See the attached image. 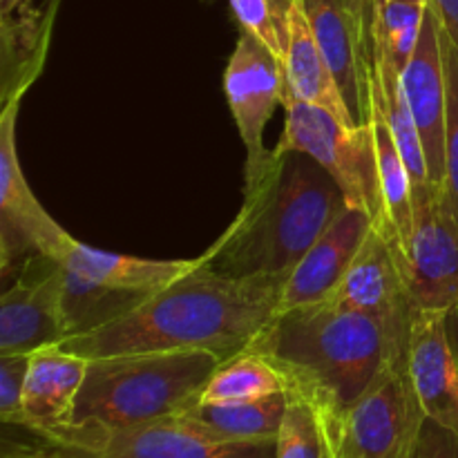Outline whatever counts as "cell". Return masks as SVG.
<instances>
[{
	"label": "cell",
	"mask_w": 458,
	"mask_h": 458,
	"mask_svg": "<svg viewBox=\"0 0 458 458\" xmlns=\"http://www.w3.org/2000/svg\"><path fill=\"white\" fill-rule=\"evenodd\" d=\"M347 206L344 192L304 152L271 148L244 170V201L231 226L204 253L224 277H286Z\"/></svg>",
	"instance_id": "obj_2"
},
{
	"label": "cell",
	"mask_w": 458,
	"mask_h": 458,
	"mask_svg": "<svg viewBox=\"0 0 458 458\" xmlns=\"http://www.w3.org/2000/svg\"><path fill=\"white\" fill-rule=\"evenodd\" d=\"M447 74V119H445V191L447 201L458 219V47L443 30Z\"/></svg>",
	"instance_id": "obj_27"
},
{
	"label": "cell",
	"mask_w": 458,
	"mask_h": 458,
	"mask_svg": "<svg viewBox=\"0 0 458 458\" xmlns=\"http://www.w3.org/2000/svg\"><path fill=\"white\" fill-rule=\"evenodd\" d=\"M224 92L246 148L244 170L258 168L268 157L264 132L284 98L282 61L253 34L242 30L224 72Z\"/></svg>",
	"instance_id": "obj_11"
},
{
	"label": "cell",
	"mask_w": 458,
	"mask_h": 458,
	"mask_svg": "<svg viewBox=\"0 0 458 458\" xmlns=\"http://www.w3.org/2000/svg\"><path fill=\"white\" fill-rule=\"evenodd\" d=\"M410 458H458V437L443 425L425 419Z\"/></svg>",
	"instance_id": "obj_30"
},
{
	"label": "cell",
	"mask_w": 458,
	"mask_h": 458,
	"mask_svg": "<svg viewBox=\"0 0 458 458\" xmlns=\"http://www.w3.org/2000/svg\"><path fill=\"white\" fill-rule=\"evenodd\" d=\"M369 97H374L380 110H383L385 121H387L389 130L394 134V141H396L398 150H401L403 159H405L407 170L411 174V183H414V197L429 191L432 182H429L428 174L423 141H420L419 128H416L414 114H411L410 101H407L405 88H403L401 72L378 49H374Z\"/></svg>",
	"instance_id": "obj_22"
},
{
	"label": "cell",
	"mask_w": 458,
	"mask_h": 458,
	"mask_svg": "<svg viewBox=\"0 0 458 458\" xmlns=\"http://www.w3.org/2000/svg\"><path fill=\"white\" fill-rule=\"evenodd\" d=\"M282 392H286V380L276 362L249 349L217 367L197 403L258 401Z\"/></svg>",
	"instance_id": "obj_24"
},
{
	"label": "cell",
	"mask_w": 458,
	"mask_h": 458,
	"mask_svg": "<svg viewBox=\"0 0 458 458\" xmlns=\"http://www.w3.org/2000/svg\"><path fill=\"white\" fill-rule=\"evenodd\" d=\"M284 97L322 107L347 125H360L353 119L338 88L329 61L318 45L300 0H293L284 21Z\"/></svg>",
	"instance_id": "obj_19"
},
{
	"label": "cell",
	"mask_w": 458,
	"mask_h": 458,
	"mask_svg": "<svg viewBox=\"0 0 458 458\" xmlns=\"http://www.w3.org/2000/svg\"><path fill=\"white\" fill-rule=\"evenodd\" d=\"M407 331L410 325L320 300L276 313L250 349L276 362L286 387L343 411L405 358Z\"/></svg>",
	"instance_id": "obj_3"
},
{
	"label": "cell",
	"mask_w": 458,
	"mask_h": 458,
	"mask_svg": "<svg viewBox=\"0 0 458 458\" xmlns=\"http://www.w3.org/2000/svg\"><path fill=\"white\" fill-rule=\"evenodd\" d=\"M428 7L420 4L380 3L378 22H376V49L394 63L398 72L407 67L419 47L420 31Z\"/></svg>",
	"instance_id": "obj_26"
},
{
	"label": "cell",
	"mask_w": 458,
	"mask_h": 458,
	"mask_svg": "<svg viewBox=\"0 0 458 458\" xmlns=\"http://www.w3.org/2000/svg\"><path fill=\"white\" fill-rule=\"evenodd\" d=\"M244 31L262 40L277 58H284V22L271 0H228Z\"/></svg>",
	"instance_id": "obj_28"
},
{
	"label": "cell",
	"mask_w": 458,
	"mask_h": 458,
	"mask_svg": "<svg viewBox=\"0 0 458 458\" xmlns=\"http://www.w3.org/2000/svg\"><path fill=\"white\" fill-rule=\"evenodd\" d=\"M282 107L284 125L277 150L304 152L318 161L335 179L347 204L365 208L383 231L385 206L371 125H347L322 107L293 97L282 98Z\"/></svg>",
	"instance_id": "obj_5"
},
{
	"label": "cell",
	"mask_w": 458,
	"mask_h": 458,
	"mask_svg": "<svg viewBox=\"0 0 458 458\" xmlns=\"http://www.w3.org/2000/svg\"><path fill=\"white\" fill-rule=\"evenodd\" d=\"M329 416L338 458H410L425 420L405 358L353 405Z\"/></svg>",
	"instance_id": "obj_7"
},
{
	"label": "cell",
	"mask_w": 458,
	"mask_h": 458,
	"mask_svg": "<svg viewBox=\"0 0 458 458\" xmlns=\"http://www.w3.org/2000/svg\"><path fill=\"white\" fill-rule=\"evenodd\" d=\"M403 88L423 141L428 174L432 186L445 183V119H447V74L443 22L429 4L423 31L414 56L401 72Z\"/></svg>",
	"instance_id": "obj_12"
},
{
	"label": "cell",
	"mask_w": 458,
	"mask_h": 458,
	"mask_svg": "<svg viewBox=\"0 0 458 458\" xmlns=\"http://www.w3.org/2000/svg\"><path fill=\"white\" fill-rule=\"evenodd\" d=\"M88 365V358L65 352L58 344L30 353L22 389L25 429L43 438L70 423Z\"/></svg>",
	"instance_id": "obj_17"
},
{
	"label": "cell",
	"mask_w": 458,
	"mask_h": 458,
	"mask_svg": "<svg viewBox=\"0 0 458 458\" xmlns=\"http://www.w3.org/2000/svg\"><path fill=\"white\" fill-rule=\"evenodd\" d=\"M146 298L148 295L101 286L63 267V311H65L70 335L107 325Z\"/></svg>",
	"instance_id": "obj_25"
},
{
	"label": "cell",
	"mask_w": 458,
	"mask_h": 458,
	"mask_svg": "<svg viewBox=\"0 0 458 458\" xmlns=\"http://www.w3.org/2000/svg\"><path fill=\"white\" fill-rule=\"evenodd\" d=\"M284 280H235L201 264L116 320L70 335L58 347L88 360L121 353L204 349L226 362L249 352L267 329L280 304Z\"/></svg>",
	"instance_id": "obj_1"
},
{
	"label": "cell",
	"mask_w": 458,
	"mask_h": 458,
	"mask_svg": "<svg viewBox=\"0 0 458 458\" xmlns=\"http://www.w3.org/2000/svg\"><path fill=\"white\" fill-rule=\"evenodd\" d=\"M445 322H447V334H450V343L452 347H454L456 360H458V307L445 313Z\"/></svg>",
	"instance_id": "obj_34"
},
{
	"label": "cell",
	"mask_w": 458,
	"mask_h": 458,
	"mask_svg": "<svg viewBox=\"0 0 458 458\" xmlns=\"http://www.w3.org/2000/svg\"><path fill=\"white\" fill-rule=\"evenodd\" d=\"M222 362L204 349L94 358L65 428L123 429L182 414Z\"/></svg>",
	"instance_id": "obj_4"
},
{
	"label": "cell",
	"mask_w": 458,
	"mask_h": 458,
	"mask_svg": "<svg viewBox=\"0 0 458 458\" xmlns=\"http://www.w3.org/2000/svg\"><path fill=\"white\" fill-rule=\"evenodd\" d=\"M380 3H401V4H420V7H429L432 0H380Z\"/></svg>",
	"instance_id": "obj_36"
},
{
	"label": "cell",
	"mask_w": 458,
	"mask_h": 458,
	"mask_svg": "<svg viewBox=\"0 0 458 458\" xmlns=\"http://www.w3.org/2000/svg\"><path fill=\"white\" fill-rule=\"evenodd\" d=\"M22 101L0 110V273H16L31 255H47L63 262L74 244L45 206L36 199L22 173L16 148V123Z\"/></svg>",
	"instance_id": "obj_8"
},
{
	"label": "cell",
	"mask_w": 458,
	"mask_h": 458,
	"mask_svg": "<svg viewBox=\"0 0 458 458\" xmlns=\"http://www.w3.org/2000/svg\"><path fill=\"white\" fill-rule=\"evenodd\" d=\"M61 0L34 4L25 0L16 12L0 16V103L22 101L43 74Z\"/></svg>",
	"instance_id": "obj_18"
},
{
	"label": "cell",
	"mask_w": 458,
	"mask_h": 458,
	"mask_svg": "<svg viewBox=\"0 0 458 458\" xmlns=\"http://www.w3.org/2000/svg\"><path fill=\"white\" fill-rule=\"evenodd\" d=\"M405 365L425 419L458 437V360L447 334L445 313L411 311Z\"/></svg>",
	"instance_id": "obj_13"
},
{
	"label": "cell",
	"mask_w": 458,
	"mask_h": 458,
	"mask_svg": "<svg viewBox=\"0 0 458 458\" xmlns=\"http://www.w3.org/2000/svg\"><path fill=\"white\" fill-rule=\"evenodd\" d=\"M325 300L396 325H410L414 311L396 253L376 226L362 242L340 284Z\"/></svg>",
	"instance_id": "obj_16"
},
{
	"label": "cell",
	"mask_w": 458,
	"mask_h": 458,
	"mask_svg": "<svg viewBox=\"0 0 458 458\" xmlns=\"http://www.w3.org/2000/svg\"><path fill=\"white\" fill-rule=\"evenodd\" d=\"M3 458H61L56 454H52L45 447H25V445H13L4 450Z\"/></svg>",
	"instance_id": "obj_33"
},
{
	"label": "cell",
	"mask_w": 458,
	"mask_h": 458,
	"mask_svg": "<svg viewBox=\"0 0 458 458\" xmlns=\"http://www.w3.org/2000/svg\"><path fill=\"white\" fill-rule=\"evenodd\" d=\"M25 0H0V16H9L12 12H16Z\"/></svg>",
	"instance_id": "obj_35"
},
{
	"label": "cell",
	"mask_w": 458,
	"mask_h": 458,
	"mask_svg": "<svg viewBox=\"0 0 458 458\" xmlns=\"http://www.w3.org/2000/svg\"><path fill=\"white\" fill-rule=\"evenodd\" d=\"M286 410V392L258 401L195 403L182 411L197 428L237 443L276 441Z\"/></svg>",
	"instance_id": "obj_21"
},
{
	"label": "cell",
	"mask_w": 458,
	"mask_h": 458,
	"mask_svg": "<svg viewBox=\"0 0 458 458\" xmlns=\"http://www.w3.org/2000/svg\"><path fill=\"white\" fill-rule=\"evenodd\" d=\"M43 447L61 458H276V441H224L182 414L123 429L63 428Z\"/></svg>",
	"instance_id": "obj_6"
},
{
	"label": "cell",
	"mask_w": 458,
	"mask_h": 458,
	"mask_svg": "<svg viewBox=\"0 0 458 458\" xmlns=\"http://www.w3.org/2000/svg\"><path fill=\"white\" fill-rule=\"evenodd\" d=\"M276 458H338L329 410L298 387H286Z\"/></svg>",
	"instance_id": "obj_23"
},
{
	"label": "cell",
	"mask_w": 458,
	"mask_h": 458,
	"mask_svg": "<svg viewBox=\"0 0 458 458\" xmlns=\"http://www.w3.org/2000/svg\"><path fill=\"white\" fill-rule=\"evenodd\" d=\"M432 7L437 9L438 18H441L443 30L447 31L450 40L458 47V0H432Z\"/></svg>",
	"instance_id": "obj_32"
},
{
	"label": "cell",
	"mask_w": 458,
	"mask_h": 458,
	"mask_svg": "<svg viewBox=\"0 0 458 458\" xmlns=\"http://www.w3.org/2000/svg\"><path fill=\"white\" fill-rule=\"evenodd\" d=\"M356 123H369L374 58L362 38L352 0H300Z\"/></svg>",
	"instance_id": "obj_15"
},
{
	"label": "cell",
	"mask_w": 458,
	"mask_h": 458,
	"mask_svg": "<svg viewBox=\"0 0 458 458\" xmlns=\"http://www.w3.org/2000/svg\"><path fill=\"white\" fill-rule=\"evenodd\" d=\"M353 9H356L358 22H360L362 38H365L367 49H369L371 58H374L376 49V22H378V7L380 0H352Z\"/></svg>",
	"instance_id": "obj_31"
},
{
	"label": "cell",
	"mask_w": 458,
	"mask_h": 458,
	"mask_svg": "<svg viewBox=\"0 0 458 458\" xmlns=\"http://www.w3.org/2000/svg\"><path fill=\"white\" fill-rule=\"evenodd\" d=\"M61 264L74 271L76 276L97 282L101 286L130 291V293L139 295H152L197 271L204 264V255L191 259L134 258V255L94 249V246L74 240Z\"/></svg>",
	"instance_id": "obj_20"
},
{
	"label": "cell",
	"mask_w": 458,
	"mask_h": 458,
	"mask_svg": "<svg viewBox=\"0 0 458 458\" xmlns=\"http://www.w3.org/2000/svg\"><path fill=\"white\" fill-rule=\"evenodd\" d=\"M374 226V217L365 208L352 204L344 206L286 276L276 313L325 300L340 284Z\"/></svg>",
	"instance_id": "obj_14"
},
{
	"label": "cell",
	"mask_w": 458,
	"mask_h": 458,
	"mask_svg": "<svg viewBox=\"0 0 458 458\" xmlns=\"http://www.w3.org/2000/svg\"><path fill=\"white\" fill-rule=\"evenodd\" d=\"M396 259L411 307L443 313L458 307V219L443 188L414 197V226Z\"/></svg>",
	"instance_id": "obj_9"
},
{
	"label": "cell",
	"mask_w": 458,
	"mask_h": 458,
	"mask_svg": "<svg viewBox=\"0 0 458 458\" xmlns=\"http://www.w3.org/2000/svg\"><path fill=\"white\" fill-rule=\"evenodd\" d=\"M30 353L0 356V420L4 425L25 428L22 389H25Z\"/></svg>",
	"instance_id": "obj_29"
},
{
	"label": "cell",
	"mask_w": 458,
	"mask_h": 458,
	"mask_svg": "<svg viewBox=\"0 0 458 458\" xmlns=\"http://www.w3.org/2000/svg\"><path fill=\"white\" fill-rule=\"evenodd\" d=\"M70 335L63 311V264L31 255L0 298V356L34 353Z\"/></svg>",
	"instance_id": "obj_10"
}]
</instances>
